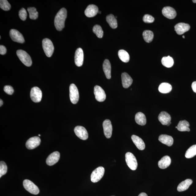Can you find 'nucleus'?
I'll return each mask as SVG.
<instances>
[{"label": "nucleus", "mask_w": 196, "mask_h": 196, "mask_svg": "<svg viewBox=\"0 0 196 196\" xmlns=\"http://www.w3.org/2000/svg\"><path fill=\"white\" fill-rule=\"evenodd\" d=\"M193 181L191 179H187L182 182L178 185L177 187V190L179 192L187 190L190 187Z\"/></svg>", "instance_id": "25"}, {"label": "nucleus", "mask_w": 196, "mask_h": 196, "mask_svg": "<svg viewBox=\"0 0 196 196\" xmlns=\"http://www.w3.org/2000/svg\"><path fill=\"white\" fill-rule=\"evenodd\" d=\"M162 13L164 17L169 19H173L176 15L175 9L170 7H164L162 10Z\"/></svg>", "instance_id": "17"}, {"label": "nucleus", "mask_w": 196, "mask_h": 196, "mask_svg": "<svg viewBox=\"0 0 196 196\" xmlns=\"http://www.w3.org/2000/svg\"><path fill=\"white\" fill-rule=\"evenodd\" d=\"M123 86L125 88H127L132 85L133 80L132 77L126 73H123L121 75Z\"/></svg>", "instance_id": "21"}, {"label": "nucleus", "mask_w": 196, "mask_h": 196, "mask_svg": "<svg viewBox=\"0 0 196 196\" xmlns=\"http://www.w3.org/2000/svg\"><path fill=\"white\" fill-rule=\"evenodd\" d=\"M19 15L21 20L25 21L26 19L27 16L26 10L24 8L21 9L19 11Z\"/></svg>", "instance_id": "38"}, {"label": "nucleus", "mask_w": 196, "mask_h": 196, "mask_svg": "<svg viewBox=\"0 0 196 196\" xmlns=\"http://www.w3.org/2000/svg\"><path fill=\"white\" fill-rule=\"evenodd\" d=\"M125 160L129 168L132 170H136L138 163L136 157L132 153L127 152L125 154Z\"/></svg>", "instance_id": "4"}, {"label": "nucleus", "mask_w": 196, "mask_h": 196, "mask_svg": "<svg viewBox=\"0 0 196 196\" xmlns=\"http://www.w3.org/2000/svg\"><path fill=\"white\" fill-rule=\"evenodd\" d=\"M158 119L163 125H167L171 122V117L166 111H162L159 115Z\"/></svg>", "instance_id": "19"}, {"label": "nucleus", "mask_w": 196, "mask_h": 196, "mask_svg": "<svg viewBox=\"0 0 196 196\" xmlns=\"http://www.w3.org/2000/svg\"><path fill=\"white\" fill-rule=\"evenodd\" d=\"M104 134L107 138H110L112 135V126L110 120L106 119L103 123Z\"/></svg>", "instance_id": "13"}, {"label": "nucleus", "mask_w": 196, "mask_h": 196, "mask_svg": "<svg viewBox=\"0 0 196 196\" xmlns=\"http://www.w3.org/2000/svg\"><path fill=\"white\" fill-rule=\"evenodd\" d=\"M7 52V49L5 46L3 45L0 46V54L2 55H4Z\"/></svg>", "instance_id": "41"}, {"label": "nucleus", "mask_w": 196, "mask_h": 196, "mask_svg": "<svg viewBox=\"0 0 196 196\" xmlns=\"http://www.w3.org/2000/svg\"><path fill=\"white\" fill-rule=\"evenodd\" d=\"M175 30L178 35H181L189 30L190 27L188 24L183 23H180L176 24L175 26Z\"/></svg>", "instance_id": "16"}, {"label": "nucleus", "mask_w": 196, "mask_h": 196, "mask_svg": "<svg viewBox=\"0 0 196 196\" xmlns=\"http://www.w3.org/2000/svg\"><path fill=\"white\" fill-rule=\"evenodd\" d=\"M70 99L71 103L73 104H77L79 100V94L75 84H72L70 85Z\"/></svg>", "instance_id": "7"}, {"label": "nucleus", "mask_w": 196, "mask_h": 196, "mask_svg": "<svg viewBox=\"0 0 196 196\" xmlns=\"http://www.w3.org/2000/svg\"><path fill=\"white\" fill-rule=\"evenodd\" d=\"M9 36L13 41L23 43L25 42L24 37L21 33L15 29H11L9 31Z\"/></svg>", "instance_id": "9"}, {"label": "nucleus", "mask_w": 196, "mask_h": 196, "mask_svg": "<svg viewBox=\"0 0 196 196\" xmlns=\"http://www.w3.org/2000/svg\"><path fill=\"white\" fill-rule=\"evenodd\" d=\"M93 32L96 35L98 38H103L104 32L101 27L99 25H96L93 27Z\"/></svg>", "instance_id": "35"}, {"label": "nucleus", "mask_w": 196, "mask_h": 196, "mask_svg": "<svg viewBox=\"0 0 196 196\" xmlns=\"http://www.w3.org/2000/svg\"><path fill=\"white\" fill-rule=\"evenodd\" d=\"M98 13H101V12L99 11V12H98Z\"/></svg>", "instance_id": "47"}, {"label": "nucleus", "mask_w": 196, "mask_h": 196, "mask_svg": "<svg viewBox=\"0 0 196 196\" xmlns=\"http://www.w3.org/2000/svg\"><path fill=\"white\" fill-rule=\"evenodd\" d=\"M94 93L96 100L98 101L103 102L106 98V95L103 88L99 86L96 85L94 87Z\"/></svg>", "instance_id": "10"}, {"label": "nucleus", "mask_w": 196, "mask_h": 196, "mask_svg": "<svg viewBox=\"0 0 196 196\" xmlns=\"http://www.w3.org/2000/svg\"><path fill=\"white\" fill-rule=\"evenodd\" d=\"M158 90L160 93H169L172 90V86L169 83H162L159 87Z\"/></svg>", "instance_id": "28"}, {"label": "nucleus", "mask_w": 196, "mask_h": 196, "mask_svg": "<svg viewBox=\"0 0 196 196\" xmlns=\"http://www.w3.org/2000/svg\"><path fill=\"white\" fill-rule=\"evenodd\" d=\"M131 138H132L133 142L138 149L141 150L144 149L145 148V145L144 141L141 138L134 135H132Z\"/></svg>", "instance_id": "20"}, {"label": "nucleus", "mask_w": 196, "mask_h": 196, "mask_svg": "<svg viewBox=\"0 0 196 196\" xmlns=\"http://www.w3.org/2000/svg\"><path fill=\"white\" fill-rule=\"evenodd\" d=\"M159 140L164 144L168 146H171L173 144L174 140L173 138L168 135L162 134L159 137Z\"/></svg>", "instance_id": "22"}, {"label": "nucleus", "mask_w": 196, "mask_h": 196, "mask_svg": "<svg viewBox=\"0 0 196 196\" xmlns=\"http://www.w3.org/2000/svg\"><path fill=\"white\" fill-rule=\"evenodd\" d=\"M142 35L144 40L147 43L152 42L154 38L153 33L150 30L144 31Z\"/></svg>", "instance_id": "32"}, {"label": "nucleus", "mask_w": 196, "mask_h": 196, "mask_svg": "<svg viewBox=\"0 0 196 196\" xmlns=\"http://www.w3.org/2000/svg\"><path fill=\"white\" fill-rule=\"evenodd\" d=\"M39 136H40V135L39 134Z\"/></svg>", "instance_id": "49"}, {"label": "nucleus", "mask_w": 196, "mask_h": 196, "mask_svg": "<svg viewBox=\"0 0 196 196\" xmlns=\"http://www.w3.org/2000/svg\"><path fill=\"white\" fill-rule=\"evenodd\" d=\"M67 17V11L65 8H62L58 12L55 17V26L57 30L62 31L65 27V22Z\"/></svg>", "instance_id": "1"}, {"label": "nucleus", "mask_w": 196, "mask_h": 196, "mask_svg": "<svg viewBox=\"0 0 196 196\" xmlns=\"http://www.w3.org/2000/svg\"><path fill=\"white\" fill-rule=\"evenodd\" d=\"M196 155V145H193L188 149L185 154L187 158H191Z\"/></svg>", "instance_id": "33"}, {"label": "nucleus", "mask_w": 196, "mask_h": 196, "mask_svg": "<svg viewBox=\"0 0 196 196\" xmlns=\"http://www.w3.org/2000/svg\"><path fill=\"white\" fill-rule=\"evenodd\" d=\"M182 38H185V37L184 36H182Z\"/></svg>", "instance_id": "48"}, {"label": "nucleus", "mask_w": 196, "mask_h": 196, "mask_svg": "<svg viewBox=\"0 0 196 196\" xmlns=\"http://www.w3.org/2000/svg\"><path fill=\"white\" fill-rule=\"evenodd\" d=\"M190 124L189 122L185 120L180 121L177 126L178 130L181 132H190Z\"/></svg>", "instance_id": "27"}, {"label": "nucleus", "mask_w": 196, "mask_h": 196, "mask_svg": "<svg viewBox=\"0 0 196 196\" xmlns=\"http://www.w3.org/2000/svg\"></svg>", "instance_id": "51"}, {"label": "nucleus", "mask_w": 196, "mask_h": 196, "mask_svg": "<svg viewBox=\"0 0 196 196\" xmlns=\"http://www.w3.org/2000/svg\"><path fill=\"white\" fill-rule=\"evenodd\" d=\"M106 21L111 28L115 29L117 28V21L113 15L111 14L107 15L106 17Z\"/></svg>", "instance_id": "29"}, {"label": "nucleus", "mask_w": 196, "mask_h": 196, "mask_svg": "<svg viewBox=\"0 0 196 196\" xmlns=\"http://www.w3.org/2000/svg\"><path fill=\"white\" fill-rule=\"evenodd\" d=\"M60 158V154L58 152H55L50 154L46 160V163L49 166H52L57 163Z\"/></svg>", "instance_id": "15"}, {"label": "nucleus", "mask_w": 196, "mask_h": 196, "mask_svg": "<svg viewBox=\"0 0 196 196\" xmlns=\"http://www.w3.org/2000/svg\"><path fill=\"white\" fill-rule=\"evenodd\" d=\"M191 87L194 92L196 93V81H194L192 84Z\"/></svg>", "instance_id": "42"}, {"label": "nucleus", "mask_w": 196, "mask_h": 196, "mask_svg": "<svg viewBox=\"0 0 196 196\" xmlns=\"http://www.w3.org/2000/svg\"><path fill=\"white\" fill-rule=\"evenodd\" d=\"M193 2L194 3H196V0H193Z\"/></svg>", "instance_id": "46"}, {"label": "nucleus", "mask_w": 196, "mask_h": 196, "mask_svg": "<svg viewBox=\"0 0 196 196\" xmlns=\"http://www.w3.org/2000/svg\"><path fill=\"white\" fill-rule=\"evenodd\" d=\"M41 140L38 137H31L27 141L26 143V147L27 149L29 150L33 149L40 145Z\"/></svg>", "instance_id": "12"}, {"label": "nucleus", "mask_w": 196, "mask_h": 196, "mask_svg": "<svg viewBox=\"0 0 196 196\" xmlns=\"http://www.w3.org/2000/svg\"><path fill=\"white\" fill-rule=\"evenodd\" d=\"M171 123H172L171 122H170V123H168V124L167 125V126H169V125H170V124H171Z\"/></svg>", "instance_id": "45"}, {"label": "nucleus", "mask_w": 196, "mask_h": 196, "mask_svg": "<svg viewBox=\"0 0 196 196\" xmlns=\"http://www.w3.org/2000/svg\"><path fill=\"white\" fill-rule=\"evenodd\" d=\"M118 55L119 58L122 62H127L130 60V56L126 51L121 50L119 51Z\"/></svg>", "instance_id": "31"}, {"label": "nucleus", "mask_w": 196, "mask_h": 196, "mask_svg": "<svg viewBox=\"0 0 196 196\" xmlns=\"http://www.w3.org/2000/svg\"><path fill=\"white\" fill-rule=\"evenodd\" d=\"M42 46L45 54L48 57H51L53 54L54 47L50 39L45 38L42 41Z\"/></svg>", "instance_id": "2"}, {"label": "nucleus", "mask_w": 196, "mask_h": 196, "mask_svg": "<svg viewBox=\"0 0 196 196\" xmlns=\"http://www.w3.org/2000/svg\"><path fill=\"white\" fill-rule=\"evenodd\" d=\"M99 11V9L96 6L90 5L88 6L85 10V14L88 17H93L97 14Z\"/></svg>", "instance_id": "18"}, {"label": "nucleus", "mask_w": 196, "mask_h": 196, "mask_svg": "<svg viewBox=\"0 0 196 196\" xmlns=\"http://www.w3.org/2000/svg\"><path fill=\"white\" fill-rule=\"evenodd\" d=\"M135 121L137 124L144 126L146 123V119L145 115L142 112L137 113L135 115Z\"/></svg>", "instance_id": "26"}, {"label": "nucleus", "mask_w": 196, "mask_h": 196, "mask_svg": "<svg viewBox=\"0 0 196 196\" xmlns=\"http://www.w3.org/2000/svg\"><path fill=\"white\" fill-rule=\"evenodd\" d=\"M23 185L27 191L33 194L37 195L39 193L38 187L30 180H24L23 182Z\"/></svg>", "instance_id": "5"}, {"label": "nucleus", "mask_w": 196, "mask_h": 196, "mask_svg": "<svg viewBox=\"0 0 196 196\" xmlns=\"http://www.w3.org/2000/svg\"><path fill=\"white\" fill-rule=\"evenodd\" d=\"M27 10L29 13V18L31 19L35 20L38 18V13L35 7H28Z\"/></svg>", "instance_id": "34"}, {"label": "nucleus", "mask_w": 196, "mask_h": 196, "mask_svg": "<svg viewBox=\"0 0 196 196\" xmlns=\"http://www.w3.org/2000/svg\"><path fill=\"white\" fill-rule=\"evenodd\" d=\"M74 132L76 136L81 140H87L88 138L87 131L85 127L82 126H77L74 129Z\"/></svg>", "instance_id": "11"}, {"label": "nucleus", "mask_w": 196, "mask_h": 196, "mask_svg": "<svg viewBox=\"0 0 196 196\" xmlns=\"http://www.w3.org/2000/svg\"><path fill=\"white\" fill-rule=\"evenodd\" d=\"M103 69L106 77L107 79H110L111 77V66L110 62L108 59H105L103 64Z\"/></svg>", "instance_id": "24"}, {"label": "nucleus", "mask_w": 196, "mask_h": 196, "mask_svg": "<svg viewBox=\"0 0 196 196\" xmlns=\"http://www.w3.org/2000/svg\"><path fill=\"white\" fill-rule=\"evenodd\" d=\"M17 54L21 62L27 66H30L32 65V61L30 56L28 53L23 50H18Z\"/></svg>", "instance_id": "3"}, {"label": "nucleus", "mask_w": 196, "mask_h": 196, "mask_svg": "<svg viewBox=\"0 0 196 196\" xmlns=\"http://www.w3.org/2000/svg\"><path fill=\"white\" fill-rule=\"evenodd\" d=\"M143 21L145 23H150L154 22V18L151 15L146 14L143 17Z\"/></svg>", "instance_id": "39"}, {"label": "nucleus", "mask_w": 196, "mask_h": 196, "mask_svg": "<svg viewBox=\"0 0 196 196\" xmlns=\"http://www.w3.org/2000/svg\"><path fill=\"white\" fill-rule=\"evenodd\" d=\"M162 64L167 68H171L173 66L174 62L173 59L170 56L164 57L162 59Z\"/></svg>", "instance_id": "30"}, {"label": "nucleus", "mask_w": 196, "mask_h": 196, "mask_svg": "<svg viewBox=\"0 0 196 196\" xmlns=\"http://www.w3.org/2000/svg\"><path fill=\"white\" fill-rule=\"evenodd\" d=\"M0 7L5 11H9L11 9V6L6 0H1L0 1Z\"/></svg>", "instance_id": "36"}, {"label": "nucleus", "mask_w": 196, "mask_h": 196, "mask_svg": "<svg viewBox=\"0 0 196 196\" xmlns=\"http://www.w3.org/2000/svg\"><path fill=\"white\" fill-rule=\"evenodd\" d=\"M7 167L6 164L4 162L1 161L0 162V178L5 175L7 173Z\"/></svg>", "instance_id": "37"}, {"label": "nucleus", "mask_w": 196, "mask_h": 196, "mask_svg": "<svg viewBox=\"0 0 196 196\" xmlns=\"http://www.w3.org/2000/svg\"><path fill=\"white\" fill-rule=\"evenodd\" d=\"M3 104V101L1 99L0 100V106L2 107V106Z\"/></svg>", "instance_id": "44"}, {"label": "nucleus", "mask_w": 196, "mask_h": 196, "mask_svg": "<svg viewBox=\"0 0 196 196\" xmlns=\"http://www.w3.org/2000/svg\"><path fill=\"white\" fill-rule=\"evenodd\" d=\"M4 91L9 95H12L14 92L13 88L11 86L6 85L4 88Z\"/></svg>", "instance_id": "40"}, {"label": "nucleus", "mask_w": 196, "mask_h": 196, "mask_svg": "<svg viewBox=\"0 0 196 196\" xmlns=\"http://www.w3.org/2000/svg\"><path fill=\"white\" fill-rule=\"evenodd\" d=\"M171 163V159L168 156H164L158 163V165L161 169H165L170 165Z\"/></svg>", "instance_id": "23"}, {"label": "nucleus", "mask_w": 196, "mask_h": 196, "mask_svg": "<svg viewBox=\"0 0 196 196\" xmlns=\"http://www.w3.org/2000/svg\"><path fill=\"white\" fill-rule=\"evenodd\" d=\"M138 196H148V195H147V194L145 193H141Z\"/></svg>", "instance_id": "43"}, {"label": "nucleus", "mask_w": 196, "mask_h": 196, "mask_svg": "<svg viewBox=\"0 0 196 196\" xmlns=\"http://www.w3.org/2000/svg\"><path fill=\"white\" fill-rule=\"evenodd\" d=\"M177 126H176V127H175V128H177Z\"/></svg>", "instance_id": "50"}, {"label": "nucleus", "mask_w": 196, "mask_h": 196, "mask_svg": "<svg viewBox=\"0 0 196 196\" xmlns=\"http://www.w3.org/2000/svg\"><path fill=\"white\" fill-rule=\"evenodd\" d=\"M104 172V168L103 167H99L96 168L91 174V181L93 183H96L100 181L103 178Z\"/></svg>", "instance_id": "6"}, {"label": "nucleus", "mask_w": 196, "mask_h": 196, "mask_svg": "<svg viewBox=\"0 0 196 196\" xmlns=\"http://www.w3.org/2000/svg\"><path fill=\"white\" fill-rule=\"evenodd\" d=\"M74 62L76 66L78 67L83 65L84 62V52L82 48H78L76 50L74 56Z\"/></svg>", "instance_id": "14"}, {"label": "nucleus", "mask_w": 196, "mask_h": 196, "mask_svg": "<svg viewBox=\"0 0 196 196\" xmlns=\"http://www.w3.org/2000/svg\"><path fill=\"white\" fill-rule=\"evenodd\" d=\"M30 97L34 102H40L42 97V92L40 88L36 87L32 88L31 91Z\"/></svg>", "instance_id": "8"}]
</instances>
